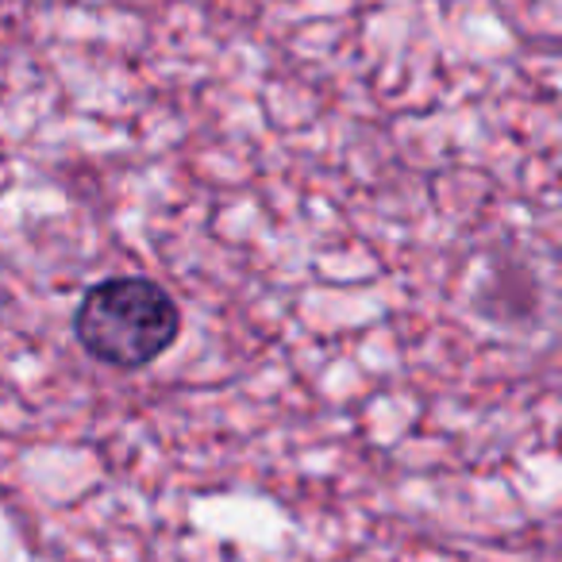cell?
I'll return each instance as SVG.
<instances>
[{
    "label": "cell",
    "instance_id": "6da1fadb",
    "mask_svg": "<svg viewBox=\"0 0 562 562\" xmlns=\"http://www.w3.org/2000/svg\"><path fill=\"white\" fill-rule=\"evenodd\" d=\"M181 331L178 301L150 278H104L81 297L74 336L89 359L112 370H143L162 359Z\"/></svg>",
    "mask_w": 562,
    "mask_h": 562
}]
</instances>
